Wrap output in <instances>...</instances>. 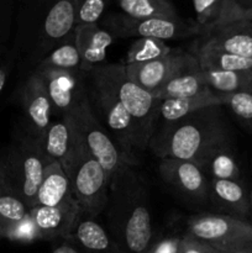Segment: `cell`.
Instances as JSON below:
<instances>
[{"label": "cell", "mask_w": 252, "mask_h": 253, "mask_svg": "<svg viewBox=\"0 0 252 253\" xmlns=\"http://www.w3.org/2000/svg\"><path fill=\"white\" fill-rule=\"evenodd\" d=\"M19 0H0V57L10 51Z\"/></svg>", "instance_id": "obj_33"}, {"label": "cell", "mask_w": 252, "mask_h": 253, "mask_svg": "<svg viewBox=\"0 0 252 253\" xmlns=\"http://www.w3.org/2000/svg\"><path fill=\"white\" fill-rule=\"evenodd\" d=\"M231 1L234 2L235 5H237V6H239L240 9H241V6H242V4H244V2H245V0H231Z\"/></svg>", "instance_id": "obj_42"}, {"label": "cell", "mask_w": 252, "mask_h": 253, "mask_svg": "<svg viewBox=\"0 0 252 253\" xmlns=\"http://www.w3.org/2000/svg\"><path fill=\"white\" fill-rule=\"evenodd\" d=\"M179 236L163 237L155 242H151L150 246L142 253H178L180 245Z\"/></svg>", "instance_id": "obj_37"}, {"label": "cell", "mask_w": 252, "mask_h": 253, "mask_svg": "<svg viewBox=\"0 0 252 253\" xmlns=\"http://www.w3.org/2000/svg\"><path fill=\"white\" fill-rule=\"evenodd\" d=\"M208 202L219 214L229 215L246 221L252 219L250 189L244 180L210 179Z\"/></svg>", "instance_id": "obj_17"}, {"label": "cell", "mask_w": 252, "mask_h": 253, "mask_svg": "<svg viewBox=\"0 0 252 253\" xmlns=\"http://www.w3.org/2000/svg\"><path fill=\"white\" fill-rule=\"evenodd\" d=\"M71 121L72 142L68 155L61 163L71 183L72 194L81 208L82 216L96 219L104 212L108 202L109 179L100 163L94 158Z\"/></svg>", "instance_id": "obj_4"}, {"label": "cell", "mask_w": 252, "mask_h": 253, "mask_svg": "<svg viewBox=\"0 0 252 253\" xmlns=\"http://www.w3.org/2000/svg\"><path fill=\"white\" fill-rule=\"evenodd\" d=\"M78 0H19L11 49L24 79L76 29Z\"/></svg>", "instance_id": "obj_1"}, {"label": "cell", "mask_w": 252, "mask_h": 253, "mask_svg": "<svg viewBox=\"0 0 252 253\" xmlns=\"http://www.w3.org/2000/svg\"><path fill=\"white\" fill-rule=\"evenodd\" d=\"M39 67L81 71V56L76 43V29L47 54Z\"/></svg>", "instance_id": "obj_28"}, {"label": "cell", "mask_w": 252, "mask_h": 253, "mask_svg": "<svg viewBox=\"0 0 252 253\" xmlns=\"http://www.w3.org/2000/svg\"><path fill=\"white\" fill-rule=\"evenodd\" d=\"M110 0H78L76 26L98 24L103 19Z\"/></svg>", "instance_id": "obj_34"}, {"label": "cell", "mask_w": 252, "mask_h": 253, "mask_svg": "<svg viewBox=\"0 0 252 253\" xmlns=\"http://www.w3.org/2000/svg\"><path fill=\"white\" fill-rule=\"evenodd\" d=\"M190 53L198 59L200 69H215V71H240L252 72V58L226 53L217 49L195 47Z\"/></svg>", "instance_id": "obj_26"}, {"label": "cell", "mask_w": 252, "mask_h": 253, "mask_svg": "<svg viewBox=\"0 0 252 253\" xmlns=\"http://www.w3.org/2000/svg\"><path fill=\"white\" fill-rule=\"evenodd\" d=\"M209 106H224L222 98L209 88L193 96L161 100L160 121L169 124Z\"/></svg>", "instance_id": "obj_21"}, {"label": "cell", "mask_w": 252, "mask_h": 253, "mask_svg": "<svg viewBox=\"0 0 252 253\" xmlns=\"http://www.w3.org/2000/svg\"><path fill=\"white\" fill-rule=\"evenodd\" d=\"M37 141L49 160L63 162L72 142L71 121L68 116H62L56 120L52 119L46 130L37 137Z\"/></svg>", "instance_id": "obj_24"}, {"label": "cell", "mask_w": 252, "mask_h": 253, "mask_svg": "<svg viewBox=\"0 0 252 253\" xmlns=\"http://www.w3.org/2000/svg\"><path fill=\"white\" fill-rule=\"evenodd\" d=\"M220 253H252V240L242 245H239V246L234 247V249L226 250V251H222Z\"/></svg>", "instance_id": "obj_40"}, {"label": "cell", "mask_w": 252, "mask_h": 253, "mask_svg": "<svg viewBox=\"0 0 252 253\" xmlns=\"http://www.w3.org/2000/svg\"><path fill=\"white\" fill-rule=\"evenodd\" d=\"M68 115L73 120L77 130L82 135L91 155L105 170L109 183L114 174L124 166H132L118 147L108 130L94 115L88 96H84Z\"/></svg>", "instance_id": "obj_9"}, {"label": "cell", "mask_w": 252, "mask_h": 253, "mask_svg": "<svg viewBox=\"0 0 252 253\" xmlns=\"http://www.w3.org/2000/svg\"><path fill=\"white\" fill-rule=\"evenodd\" d=\"M98 68L127 111L135 132L136 148L137 152H142L148 148L160 124L161 100L128 79L125 64L105 63Z\"/></svg>", "instance_id": "obj_6"}, {"label": "cell", "mask_w": 252, "mask_h": 253, "mask_svg": "<svg viewBox=\"0 0 252 253\" xmlns=\"http://www.w3.org/2000/svg\"><path fill=\"white\" fill-rule=\"evenodd\" d=\"M72 197L71 183L63 167L59 162L53 161L44 170L35 207H57Z\"/></svg>", "instance_id": "obj_22"}, {"label": "cell", "mask_w": 252, "mask_h": 253, "mask_svg": "<svg viewBox=\"0 0 252 253\" xmlns=\"http://www.w3.org/2000/svg\"><path fill=\"white\" fill-rule=\"evenodd\" d=\"M115 37L99 24L76 26V43L81 56V71L88 73L105 64L106 51Z\"/></svg>", "instance_id": "obj_18"}, {"label": "cell", "mask_w": 252, "mask_h": 253, "mask_svg": "<svg viewBox=\"0 0 252 253\" xmlns=\"http://www.w3.org/2000/svg\"><path fill=\"white\" fill-rule=\"evenodd\" d=\"M198 72H189V73L180 74V76L174 77L169 82L165 84L155 96H157L160 100H166V99H179L187 98V96H193L195 94H199L208 89L200 81Z\"/></svg>", "instance_id": "obj_29"}, {"label": "cell", "mask_w": 252, "mask_h": 253, "mask_svg": "<svg viewBox=\"0 0 252 253\" xmlns=\"http://www.w3.org/2000/svg\"><path fill=\"white\" fill-rule=\"evenodd\" d=\"M15 67H16V58H15L14 52L10 47V51L5 56L0 57V94H1L7 78H9L10 73Z\"/></svg>", "instance_id": "obj_38"}, {"label": "cell", "mask_w": 252, "mask_h": 253, "mask_svg": "<svg viewBox=\"0 0 252 253\" xmlns=\"http://www.w3.org/2000/svg\"><path fill=\"white\" fill-rule=\"evenodd\" d=\"M16 91L26 120L24 130L37 138L52 121L51 100L40 74L30 73Z\"/></svg>", "instance_id": "obj_14"}, {"label": "cell", "mask_w": 252, "mask_h": 253, "mask_svg": "<svg viewBox=\"0 0 252 253\" xmlns=\"http://www.w3.org/2000/svg\"><path fill=\"white\" fill-rule=\"evenodd\" d=\"M160 174L178 193L195 203L208 202L210 179L198 163L178 158H162Z\"/></svg>", "instance_id": "obj_13"}, {"label": "cell", "mask_w": 252, "mask_h": 253, "mask_svg": "<svg viewBox=\"0 0 252 253\" xmlns=\"http://www.w3.org/2000/svg\"><path fill=\"white\" fill-rule=\"evenodd\" d=\"M52 253H84L72 241L71 239H64L61 240V242L57 245H54L53 249H52Z\"/></svg>", "instance_id": "obj_39"}, {"label": "cell", "mask_w": 252, "mask_h": 253, "mask_svg": "<svg viewBox=\"0 0 252 253\" xmlns=\"http://www.w3.org/2000/svg\"><path fill=\"white\" fill-rule=\"evenodd\" d=\"M198 165L209 179L244 180L231 142L222 143L208 151L200 158Z\"/></svg>", "instance_id": "obj_20"}, {"label": "cell", "mask_w": 252, "mask_h": 253, "mask_svg": "<svg viewBox=\"0 0 252 253\" xmlns=\"http://www.w3.org/2000/svg\"><path fill=\"white\" fill-rule=\"evenodd\" d=\"M187 234L222 252L252 240V222L219 212H202L187 220Z\"/></svg>", "instance_id": "obj_10"}, {"label": "cell", "mask_w": 252, "mask_h": 253, "mask_svg": "<svg viewBox=\"0 0 252 253\" xmlns=\"http://www.w3.org/2000/svg\"><path fill=\"white\" fill-rule=\"evenodd\" d=\"M250 203H251V210H252V187L250 188Z\"/></svg>", "instance_id": "obj_43"}, {"label": "cell", "mask_w": 252, "mask_h": 253, "mask_svg": "<svg viewBox=\"0 0 252 253\" xmlns=\"http://www.w3.org/2000/svg\"><path fill=\"white\" fill-rule=\"evenodd\" d=\"M84 74L86 96L94 115L108 130L128 162L137 167L138 152L136 148L135 132L127 111L119 100L115 91L101 76L98 67Z\"/></svg>", "instance_id": "obj_7"}, {"label": "cell", "mask_w": 252, "mask_h": 253, "mask_svg": "<svg viewBox=\"0 0 252 253\" xmlns=\"http://www.w3.org/2000/svg\"><path fill=\"white\" fill-rule=\"evenodd\" d=\"M172 47L168 46L166 41L157 39H136L128 48L125 63H145L163 58L172 53Z\"/></svg>", "instance_id": "obj_30"}, {"label": "cell", "mask_w": 252, "mask_h": 253, "mask_svg": "<svg viewBox=\"0 0 252 253\" xmlns=\"http://www.w3.org/2000/svg\"><path fill=\"white\" fill-rule=\"evenodd\" d=\"M101 26L108 30L115 39H157L162 41L168 40H185L200 37L204 30L197 22L178 19H135L123 12H111L101 20Z\"/></svg>", "instance_id": "obj_8"}, {"label": "cell", "mask_w": 252, "mask_h": 253, "mask_svg": "<svg viewBox=\"0 0 252 253\" xmlns=\"http://www.w3.org/2000/svg\"><path fill=\"white\" fill-rule=\"evenodd\" d=\"M49 160L35 136L22 128L10 145L0 152V172L5 190L16 195L30 209L36 205V197Z\"/></svg>", "instance_id": "obj_5"}, {"label": "cell", "mask_w": 252, "mask_h": 253, "mask_svg": "<svg viewBox=\"0 0 252 253\" xmlns=\"http://www.w3.org/2000/svg\"><path fill=\"white\" fill-rule=\"evenodd\" d=\"M30 216L39 227L43 241H57L72 236L82 211L72 197L57 207H34L30 209Z\"/></svg>", "instance_id": "obj_15"}, {"label": "cell", "mask_w": 252, "mask_h": 253, "mask_svg": "<svg viewBox=\"0 0 252 253\" xmlns=\"http://www.w3.org/2000/svg\"><path fill=\"white\" fill-rule=\"evenodd\" d=\"M34 72L42 78L51 100L52 113L58 114L59 118L68 115L86 95L85 74L82 71L37 67Z\"/></svg>", "instance_id": "obj_12"}, {"label": "cell", "mask_w": 252, "mask_h": 253, "mask_svg": "<svg viewBox=\"0 0 252 253\" xmlns=\"http://www.w3.org/2000/svg\"><path fill=\"white\" fill-rule=\"evenodd\" d=\"M4 239L12 242H20V244H32V242L36 241H43L39 227L35 224L32 217L30 216V211L25 219L15 224L6 232Z\"/></svg>", "instance_id": "obj_35"}, {"label": "cell", "mask_w": 252, "mask_h": 253, "mask_svg": "<svg viewBox=\"0 0 252 253\" xmlns=\"http://www.w3.org/2000/svg\"><path fill=\"white\" fill-rule=\"evenodd\" d=\"M29 208L16 195L5 192L0 195V239L6 232L29 215Z\"/></svg>", "instance_id": "obj_31"}, {"label": "cell", "mask_w": 252, "mask_h": 253, "mask_svg": "<svg viewBox=\"0 0 252 253\" xmlns=\"http://www.w3.org/2000/svg\"><path fill=\"white\" fill-rule=\"evenodd\" d=\"M231 142L224 106H209L157 127L148 148L156 157L178 158L198 163L216 146Z\"/></svg>", "instance_id": "obj_3"}, {"label": "cell", "mask_w": 252, "mask_h": 253, "mask_svg": "<svg viewBox=\"0 0 252 253\" xmlns=\"http://www.w3.org/2000/svg\"><path fill=\"white\" fill-rule=\"evenodd\" d=\"M224 108H227L240 125L252 133V89L231 94H222Z\"/></svg>", "instance_id": "obj_32"}, {"label": "cell", "mask_w": 252, "mask_h": 253, "mask_svg": "<svg viewBox=\"0 0 252 253\" xmlns=\"http://www.w3.org/2000/svg\"><path fill=\"white\" fill-rule=\"evenodd\" d=\"M123 14L135 19H178L179 14L172 0H118Z\"/></svg>", "instance_id": "obj_27"}, {"label": "cell", "mask_w": 252, "mask_h": 253, "mask_svg": "<svg viewBox=\"0 0 252 253\" xmlns=\"http://www.w3.org/2000/svg\"><path fill=\"white\" fill-rule=\"evenodd\" d=\"M199 69V63L194 54L180 51L145 63L125 64L128 79L153 95L174 77Z\"/></svg>", "instance_id": "obj_11"}, {"label": "cell", "mask_w": 252, "mask_h": 253, "mask_svg": "<svg viewBox=\"0 0 252 253\" xmlns=\"http://www.w3.org/2000/svg\"><path fill=\"white\" fill-rule=\"evenodd\" d=\"M197 22L204 32L220 25L244 19L245 11L231 0H192Z\"/></svg>", "instance_id": "obj_23"}, {"label": "cell", "mask_w": 252, "mask_h": 253, "mask_svg": "<svg viewBox=\"0 0 252 253\" xmlns=\"http://www.w3.org/2000/svg\"><path fill=\"white\" fill-rule=\"evenodd\" d=\"M241 9L244 11H247V10H251L252 9V0H245V2L242 4Z\"/></svg>", "instance_id": "obj_41"}, {"label": "cell", "mask_w": 252, "mask_h": 253, "mask_svg": "<svg viewBox=\"0 0 252 253\" xmlns=\"http://www.w3.org/2000/svg\"><path fill=\"white\" fill-rule=\"evenodd\" d=\"M194 46L252 58V31L244 19L237 20L207 30Z\"/></svg>", "instance_id": "obj_16"}, {"label": "cell", "mask_w": 252, "mask_h": 253, "mask_svg": "<svg viewBox=\"0 0 252 253\" xmlns=\"http://www.w3.org/2000/svg\"><path fill=\"white\" fill-rule=\"evenodd\" d=\"M106 231L126 253H142L152 242L150 193L136 166L125 165L109 184Z\"/></svg>", "instance_id": "obj_2"}, {"label": "cell", "mask_w": 252, "mask_h": 253, "mask_svg": "<svg viewBox=\"0 0 252 253\" xmlns=\"http://www.w3.org/2000/svg\"><path fill=\"white\" fill-rule=\"evenodd\" d=\"M69 239L84 253H126L96 219L91 217L82 216Z\"/></svg>", "instance_id": "obj_19"}, {"label": "cell", "mask_w": 252, "mask_h": 253, "mask_svg": "<svg viewBox=\"0 0 252 253\" xmlns=\"http://www.w3.org/2000/svg\"><path fill=\"white\" fill-rule=\"evenodd\" d=\"M178 253H220L214 247L210 245L205 244V242L200 241V240L195 239V237L190 236L189 234H185L184 236L180 239V245Z\"/></svg>", "instance_id": "obj_36"}, {"label": "cell", "mask_w": 252, "mask_h": 253, "mask_svg": "<svg viewBox=\"0 0 252 253\" xmlns=\"http://www.w3.org/2000/svg\"><path fill=\"white\" fill-rule=\"evenodd\" d=\"M200 81L214 93L222 94L252 89V72L240 71H215V69H199Z\"/></svg>", "instance_id": "obj_25"}]
</instances>
